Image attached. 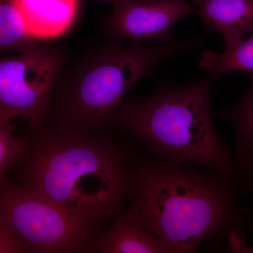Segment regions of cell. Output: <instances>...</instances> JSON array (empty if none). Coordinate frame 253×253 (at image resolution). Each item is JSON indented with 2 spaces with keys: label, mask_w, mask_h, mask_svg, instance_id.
Segmentation results:
<instances>
[{
  "label": "cell",
  "mask_w": 253,
  "mask_h": 253,
  "mask_svg": "<svg viewBox=\"0 0 253 253\" xmlns=\"http://www.w3.org/2000/svg\"><path fill=\"white\" fill-rule=\"evenodd\" d=\"M128 185L144 225L169 253L197 252L205 241L249 226L247 214L237 207L246 189L241 181L156 157L133 158Z\"/></svg>",
  "instance_id": "6da1fadb"
},
{
  "label": "cell",
  "mask_w": 253,
  "mask_h": 253,
  "mask_svg": "<svg viewBox=\"0 0 253 253\" xmlns=\"http://www.w3.org/2000/svg\"><path fill=\"white\" fill-rule=\"evenodd\" d=\"M26 154L12 171L28 188L69 209L103 217L126 211L132 149L109 135L74 136L29 129Z\"/></svg>",
  "instance_id": "7a4b0ae2"
},
{
  "label": "cell",
  "mask_w": 253,
  "mask_h": 253,
  "mask_svg": "<svg viewBox=\"0 0 253 253\" xmlns=\"http://www.w3.org/2000/svg\"><path fill=\"white\" fill-rule=\"evenodd\" d=\"M212 86V79L161 84L148 96L123 102L111 118V128L139 141L159 159L201 166L243 181L235 157L213 126Z\"/></svg>",
  "instance_id": "3957f363"
},
{
  "label": "cell",
  "mask_w": 253,
  "mask_h": 253,
  "mask_svg": "<svg viewBox=\"0 0 253 253\" xmlns=\"http://www.w3.org/2000/svg\"><path fill=\"white\" fill-rule=\"evenodd\" d=\"M201 42L199 36L126 47L114 39L96 46L63 71L46 126L69 136L109 135L111 118L136 82L169 58Z\"/></svg>",
  "instance_id": "277c9868"
},
{
  "label": "cell",
  "mask_w": 253,
  "mask_h": 253,
  "mask_svg": "<svg viewBox=\"0 0 253 253\" xmlns=\"http://www.w3.org/2000/svg\"><path fill=\"white\" fill-rule=\"evenodd\" d=\"M0 181V214L21 234L30 253H97L95 242L112 217L69 209L6 176Z\"/></svg>",
  "instance_id": "5b68a950"
},
{
  "label": "cell",
  "mask_w": 253,
  "mask_h": 253,
  "mask_svg": "<svg viewBox=\"0 0 253 253\" xmlns=\"http://www.w3.org/2000/svg\"><path fill=\"white\" fill-rule=\"evenodd\" d=\"M0 61V121L21 118L31 129L46 126L68 50L38 41Z\"/></svg>",
  "instance_id": "8992f818"
},
{
  "label": "cell",
  "mask_w": 253,
  "mask_h": 253,
  "mask_svg": "<svg viewBox=\"0 0 253 253\" xmlns=\"http://www.w3.org/2000/svg\"><path fill=\"white\" fill-rule=\"evenodd\" d=\"M196 14L186 0H131L114 7L105 23L114 39L136 44L169 41L170 30L181 18Z\"/></svg>",
  "instance_id": "52a82bcc"
},
{
  "label": "cell",
  "mask_w": 253,
  "mask_h": 253,
  "mask_svg": "<svg viewBox=\"0 0 253 253\" xmlns=\"http://www.w3.org/2000/svg\"><path fill=\"white\" fill-rule=\"evenodd\" d=\"M100 253H169L160 240L144 225L136 206L115 216L108 230L95 242Z\"/></svg>",
  "instance_id": "ba28073f"
},
{
  "label": "cell",
  "mask_w": 253,
  "mask_h": 253,
  "mask_svg": "<svg viewBox=\"0 0 253 253\" xmlns=\"http://www.w3.org/2000/svg\"><path fill=\"white\" fill-rule=\"evenodd\" d=\"M196 14L208 33H220L226 47L239 44L253 32V0H201Z\"/></svg>",
  "instance_id": "9c48e42d"
},
{
  "label": "cell",
  "mask_w": 253,
  "mask_h": 253,
  "mask_svg": "<svg viewBox=\"0 0 253 253\" xmlns=\"http://www.w3.org/2000/svg\"><path fill=\"white\" fill-rule=\"evenodd\" d=\"M28 33L38 40L64 34L77 14L78 0H17Z\"/></svg>",
  "instance_id": "30bf717a"
},
{
  "label": "cell",
  "mask_w": 253,
  "mask_h": 253,
  "mask_svg": "<svg viewBox=\"0 0 253 253\" xmlns=\"http://www.w3.org/2000/svg\"><path fill=\"white\" fill-rule=\"evenodd\" d=\"M251 84L239 102L214 113L234 126L236 135L235 159L246 187L253 184V74Z\"/></svg>",
  "instance_id": "8fae6325"
},
{
  "label": "cell",
  "mask_w": 253,
  "mask_h": 253,
  "mask_svg": "<svg viewBox=\"0 0 253 253\" xmlns=\"http://www.w3.org/2000/svg\"><path fill=\"white\" fill-rule=\"evenodd\" d=\"M199 66L213 79L234 71L253 74V32L239 44L226 47L219 54L205 50Z\"/></svg>",
  "instance_id": "7c38bea8"
},
{
  "label": "cell",
  "mask_w": 253,
  "mask_h": 253,
  "mask_svg": "<svg viewBox=\"0 0 253 253\" xmlns=\"http://www.w3.org/2000/svg\"><path fill=\"white\" fill-rule=\"evenodd\" d=\"M28 33L17 0H0V49L17 52L38 42Z\"/></svg>",
  "instance_id": "4fadbf2b"
},
{
  "label": "cell",
  "mask_w": 253,
  "mask_h": 253,
  "mask_svg": "<svg viewBox=\"0 0 253 253\" xmlns=\"http://www.w3.org/2000/svg\"><path fill=\"white\" fill-rule=\"evenodd\" d=\"M11 121H0V179L17 167L26 154L27 135H15Z\"/></svg>",
  "instance_id": "5bb4252c"
},
{
  "label": "cell",
  "mask_w": 253,
  "mask_h": 253,
  "mask_svg": "<svg viewBox=\"0 0 253 253\" xmlns=\"http://www.w3.org/2000/svg\"><path fill=\"white\" fill-rule=\"evenodd\" d=\"M25 253L30 250L22 236L6 216L0 214V253Z\"/></svg>",
  "instance_id": "9a60e30c"
},
{
  "label": "cell",
  "mask_w": 253,
  "mask_h": 253,
  "mask_svg": "<svg viewBox=\"0 0 253 253\" xmlns=\"http://www.w3.org/2000/svg\"><path fill=\"white\" fill-rule=\"evenodd\" d=\"M102 1L111 3L114 7H116V6H122L123 4H126V3L130 1L131 0H102Z\"/></svg>",
  "instance_id": "2e32d148"
},
{
  "label": "cell",
  "mask_w": 253,
  "mask_h": 253,
  "mask_svg": "<svg viewBox=\"0 0 253 253\" xmlns=\"http://www.w3.org/2000/svg\"><path fill=\"white\" fill-rule=\"evenodd\" d=\"M190 1H191V2L194 3V4L198 5L201 0H190Z\"/></svg>",
  "instance_id": "e0dca14e"
}]
</instances>
